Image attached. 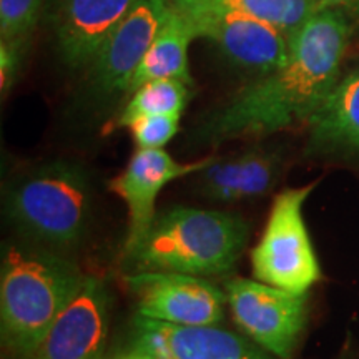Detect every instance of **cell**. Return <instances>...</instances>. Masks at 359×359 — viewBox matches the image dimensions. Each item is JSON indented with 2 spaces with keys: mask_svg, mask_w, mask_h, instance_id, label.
<instances>
[{
  "mask_svg": "<svg viewBox=\"0 0 359 359\" xmlns=\"http://www.w3.org/2000/svg\"><path fill=\"white\" fill-rule=\"evenodd\" d=\"M190 83L178 79L150 80L138 87L118 118V127H127L145 115H182L190 100Z\"/></svg>",
  "mask_w": 359,
  "mask_h": 359,
  "instance_id": "ac0fdd59",
  "label": "cell"
},
{
  "mask_svg": "<svg viewBox=\"0 0 359 359\" xmlns=\"http://www.w3.org/2000/svg\"><path fill=\"white\" fill-rule=\"evenodd\" d=\"M42 0H0L2 40H27L37 25Z\"/></svg>",
  "mask_w": 359,
  "mask_h": 359,
  "instance_id": "d6986e66",
  "label": "cell"
},
{
  "mask_svg": "<svg viewBox=\"0 0 359 359\" xmlns=\"http://www.w3.org/2000/svg\"><path fill=\"white\" fill-rule=\"evenodd\" d=\"M138 0H62L57 13V42L70 69L90 67L102 45Z\"/></svg>",
  "mask_w": 359,
  "mask_h": 359,
  "instance_id": "4fadbf2b",
  "label": "cell"
},
{
  "mask_svg": "<svg viewBox=\"0 0 359 359\" xmlns=\"http://www.w3.org/2000/svg\"><path fill=\"white\" fill-rule=\"evenodd\" d=\"M308 123L313 150L359 154V69L336 83Z\"/></svg>",
  "mask_w": 359,
  "mask_h": 359,
  "instance_id": "9a60e30c",
  "label": "cell"
},
{
  "mask_svg": "<svg viewBox=\"0 0 359 359\" xmlns=\"http://www.w3.org/2000/svg\"><path fill=\"white\" fill-rule=\"evenodd\" d=\"M110 303L105 281L87 275L29 359H105Z\"/></svg>",
  "mask_w": 359,
  "mask_h": 359,
  "instance_id": "9c48e42d",
  "label": "cell"
},
{
  "mask_svg": "<svg viewBox=\"0 0 359 359\" xmlns=\"http://www.w3.org/2000/svg\"><path fill=\"white\" fill-rule=\"evenodd\" d=\"M168 0H138L115 27L90 69V80L98 93L128 92L133 74L156 37Z\"/></svg>",
  "mask_w": 359,
  "mask_h": 359,
  "instance_id": "7c38bea8",
  "label": "cell"
},
{
  "mask_svg": "<svg viewBox=\"0 0 359 359\" xmlns=\"http://www.w3.org/2000/svg\"><path fill=\"white\" fill-rule=\"evenodd\" d=\"M175 11L224 12L271 24L291 39L321 8L318 0H168Z\"/></svg>",
  "mask_w": 359,
  "mask_h": 359,
  "instance_id": "e0dca14e",
  "label": "cell"
},
{
  "mask_svg": "<svg viewBox=\"0 0 359 359\" xmlns=\"http://www.w3.org/2000/svg\"><path fill=\"white\" fill-rule=\"evenodd\" d=\"M193 39L195 35L185 17L168 4L156 37L133 74L128 92H135L150 80L160 79H178L193 85L188 70V45Z\"/></svg>",
  "mask_w": 359,
  "mask_h": 359,
  "instance_id": "2e32d148",
  "label": "cell"
},
{
  "mask_svg": "<svg viewBox=\"0 0 359 359\" xmlns=\"http://www.w3.org/2000/svg\"><path fill=\"white\" fill-rule=\"evenodd\" d=\"M248 235V224L236 215L173 206L156 213L140 243L123 257L132 273L217 276L235 266Z\"/></svg>",
  "mask_w": 359,
  "mask_h": 359,
  "instance_id": "3957f363",
  "label": "cell"
},
{
  "mask_svg": "<svg viewBox=\"0 0 359 359\" xmlns=\"http://www.w3.org/2000/svg\"><path fill=\"white\" fill-rule=\"evenodd\" d=\"M27 40H2L0 42V88L6 97L15 83L24 58V43Z\"/></svg>",
  "mask_w": 359,
  "mask_h": 359,
  "instance_id": "44dd1931",
  "label": "cell"
},
{
  "mask_svg": "<svg viewBox=\"0 0 359 359\" xmlns=\"http://www.w3.org/2000/svg\"><path fill=\"white\" fill-rule=\"evenodd\" d=\"M323 7L336 8L349 17H359V0H318Z\"/></svg>",
  "mask_w": 359,
  "mask_h": 359,
  "instance_id": "7402d4cb",
  "label": "cell"
},
{
  "mask_svg": "<svg viewBox=\"0 0 359 359\" xmlns=\"http://www.w3.org/2000/svg\"><path fill=\"white\" fill-rule=\"evenodd\" d=\"M132 348L154 359H278L245 334L218 325L178 326L138 314Z\"/></svg>",
  "mask_w": 359,
  "mask_h": 359,
  "instance_id": "30bf717a",
  "label": "cell"
},
{
  "mask_svg": "<svg viewBox=\"0 0 359 359\" xmlns=\"http://www.w3.org/2000/svg\"><path fill=\"white\" fill-rule=\"evenodd\" d=\"M182 115H145L127 125L137 148H163L178 132Z\"/></svg>",
  "mask_w": 359,
  "mask_h": 359,
  "instance_id": "ffe728a7",
  "label": "cell"
},
{
  "mask_svg": "<svg viewBox=\"0 0 359 359\" xmlns=\"http://www.w3.org/2000/svg\"><path fill=\"white\" fill-rule=\"evenodd\" d=\"M125 283L143 318L178 326H210L224 320L226 293L206 278L142 271L130 273Z\"/></svg>",
  "mask_w": 359,
  "mask_h": 359,
  "instance_id": "52a82bcc",
  "label": "cell"
},
{
  "mask_svg": "<svg viewBox=\"0 0 359 359\" xmlns=\"http://www.w3.org/2000/svg\"><path fill=\"white\" fill-rule=\"evenodd\" d=\"M224 293L233 321L246 338L278 359H291L306 325V294L246 278L228 281Z\"/></svg>",
  "mask_w": 359,
  "mask_h": 359,
  "instance_id": "8992f818",
  "label": "cell"
},
{
  "mask_svg": "<svg viewBox=\"0 0 359 359\" xmlns=\"http://www.w3.org/2000/svg\"><path fill=\"white\" fill-rule=\"evenodd\" d=\"M110 359H154L151 356H148V354L138 351V349H130L127 353H120L116 354V356L110 358Z\"/></svg>",
  "mask_w": 359,
  "mask_h": 359,
  "instance_id": "603a6c76",
  "label": "cell"
},
{
  "mask_svg": "<svg viewBox=\"0 0 359 359\" xmlns=\"http://www.w3.org/2000/svg\"><path fill=\"white\" fill-rule=\"evenodd\" d=\"M314 187L316 182L288 188L276 195L262 236L251 250L255 280L296 294H306L323 278L303 217L304 201Z\"/></svg>",
  "mask_w": 359,
  "mask_h": 359,
  "instance_id": "5b68a950",
  "label": "cell"
},
{
  "mask_svg": "<svg viewBox=\"0 0 359 359\" xmlns=\"http://www.w3.org/2000/svg\"><path fill=\"white\" fill-rule=\"evenodd\" d=\"M281 156L268 148H250L241 154L210 158L196 173V191L222 203L258 198L276 185Z\"/></svg>",
  "mask_w": 359,
  "mask_h": 359,
  "instance_id": "5bb4252c",
  "label": "cell"
},
{
  "mask_svg": "<svg viewBox=\"0 0 359 359\" xmlns=\"http://www.w3.org/2000/svg\"><path fill=\"white\" fill-rule=\"evenodd\" d=\"M208 161L210 158L180 163L163 148H137L123 172L109 182V190L123 201L128 212L123 255L140 243L155 219V205L160 191L175 180L196 175Z\"/></svg>",
  "mask_w": 359,
  "mask_h": 359,
  "instance_id": "8fae6325",
  "label": "cell"
},
{
  "mask_svg": "<svg viewBox=\"0 0 359 359\" xmlns=\"http://www.w3.org/2000/svg\"><path fill=\"white\" fill-rule=\"evenodd\" d=\"M6 217L24 240L74 250L92 219V185L82 165L55 160L20 175L6 191Z\"/></svg>",
  "mask_w": 359,
  "mask_h": 359,
  "instance_id": "277c9868",
  "label": "cell"
},
{
  "mask_svg": "<svg viewBox=\"0 0 359 359\" xmlns=\"http://www.w3.org/2000/svg\"><path fill=\"white\" fill-rule=\"evenodd\" d=\"M182 15L195 39L213 43L236 69L264 77L288 58L291 39L266 22L224 12H187Z\"/></svg>",
  "mask_w": 359,
  "mask_h": 359,
  "instance_id": "ba28073f",
  "label": "cell"
},
{
  "mask_svg": "<svg viewBox=\"0 0 359 359\" xmlns=\"http://www.w3.org/2000/svg\"><path fill=\"white\" fill-rule=\"evenodd\" d=\"M349 37V15L336 8H321L291 37L285 64L212 111L195 137L200 142L223 143L308 123L339 82Z\"/></svg>",
  "mask_w": 359,
  "mask_h": 359,
  "instance_id": "6da1fadb",
  "label": "cell"
},
{
  "mask_svg": "<svg viewBox=\"0 0 359 359\" xmlns=\"http://www.w3.org/2000/svg\"><path fill=\"white\" fill-rule=\"evenodd\" d=\"M87 275L74 259L24 240L4 246L0 268V331L13 356L29 359Z\"/></svg>",
  "mask_w": 359,
  "mask_h": 359,
  "instance_id": "7a4b0ae2",
  "label": "cell"
}]
</instances>
